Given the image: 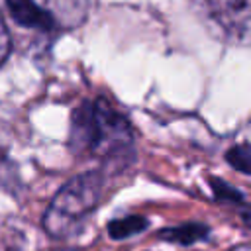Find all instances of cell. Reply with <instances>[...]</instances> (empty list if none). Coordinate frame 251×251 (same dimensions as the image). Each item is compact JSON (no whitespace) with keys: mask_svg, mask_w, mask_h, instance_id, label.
Instances as JSON below:
<instances>
[{"mask_svg":"<svg viewBox=\"0 0 251 251\" xmlns=\"http://www.w3.org/2000/svg\"><path fill=\"white\" fill-rule=\"evenodd\" d=\"M133 133L129 122L104 100L84 102L73 114L71 147L75 153H90L106 157L126 151L131 145Z\"/></svg>","mask_w":251,"mask_h":251,"instance_id":"6da1fadb","label":"cell"},{"mask_svg":"<svg viewBox=\"0 0 251 251\" xmlns=\"http://www.w3.org/2000/svg\"><path fill=\"white\" fill-rule=\"evenodd\" d=\"M104 178L96 171L82 173L71 178L53 198L45 216L43 227L51 237H67L86 220L100 200Z\"/></svg>","mask_w":251,"mask_h":251,"instance_id":"7a4b0ae2","label":"cell"},{"mask_svg":"<svg viewBox=\"0 0 251 251\" xmlns=\"http://www.w3.org/2000/svg\"><path fill=\"white\" fill-rule=\"evenodd\" d=\"M214 22L233 37L245 39L249 31V0H206Z\"/></svg>","mask_w":251,"mask_h":251,"instance_id":"3957f363","label":"cell"},{"mask_svg":"<svg viewBox=\"0 0 251 251\" xmlns=\"http://www.w3.org/2000/svg\"><path fill=\"white\" fill-rule=\"evenodd\" d=\"M6 6L10 16L24 27H33L41 31L57 27V22L47 12H43L33 0H6Z\"/></svg>","mask_w":251,"mask_h":251,"instance_id":"277c9868","label":"cell"},{"mask_svg":"<svg viewBox=\"0 0 251 251\" xmlns=\"http://www.w3.org/2000/svg\"><path fill=\"white\" fill-rule=\"evenodd\" d=\"M206 233H208L206 226H202V224H188V226H180V227H167V229L161 231V237L176 241V243H182V245H190V243L206 237Z\"/></svg>","mask_w":251,"mask_h":251,"instance_id":"5b68a950","label":"cell"},{"mask_svg":"<svg viewBox=\"0 0 251 251\" xmlns=\"http://www.w3.org/2000/svg\"><path fill=\"white\" fill-rule=\"evenodd\" d=\"M147 220L141 216H127V218H120L108 224V233L114 239H124V237H131L135 233H139L141 229H145Z\"/></svg>","mask_w":251,"mask_h":251,"instance_id":"8992f818","label":"cell"},{"mask_svg":"<svg viewBox=\"0 0 251 251\" xmlns=\"http://www.w3.org/2000/svg\"><path fill=\"white\" fill-rule=\"evenodd\" d=\"M226 159H227L237 171L249 173V161H251V157H249V147H247L245 143L239 145V147H231V149L227 151Z\"/></svg>","mask_w":251,"mask_h":251,"instance_id":"52a82bcc","label":"cell"},{"mask_svg":"<svg viewBox=\"0 0 251 251\" xmlns=\"http://www.w3.org/2000/svg\"><path fill=\"white\" fill-rule=\"evenodd\" d=\"M212 186H214V192H216V196H218V198H227V200H241V194H239L235 188L227 186L226 182H222V180H218V178H214V180H212Z\"/></svg>","mask_w":251,"mask_h":251,"instance_id":"ba28073f","label":"cell"},{"mask_svg":"<svg viewBox=\"0 0 251 251\" xmlns=\"http://www.w3.org/2000/svg\"><path fill=\"white\" fill-rule=\"evenodd\" d=\"M10 47H12V41H10V33H8V27L0 16V65L6 61L8 53H10Z\"/></svg>","mask_w":251,"mask_h":251,"instance_id":"9c48e42d","label":"cell"}]
</instances>
